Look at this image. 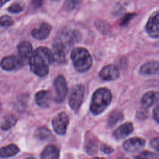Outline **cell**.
Masks as SVG:
<instances>
[{
	"label": "cell",
	"mask_w": 159,
	"mask_h": 159,
	"mask_svg": "<svg viewBox=\"0 0 159 159\" xmlns=\"http://www.w3.org/2000/svg\"><path fill=\"white\" fill-rule=\"evenodd\" d=\"M101 150L105 153H107V154H109L111 153H112L113 152V148L109 146V145H102L101 147Z\"/></svg>",
	"instance_id": "obj_32"
},
{
	"label": "cell",
	"mask_w": 159,
	"mask_h": 159,
	"mask_svg": "<svg viewBox=\"0 0 159 159\" xmlns=\"http://www.w3.org/2000/svg\"><path fill=\"white\" fill-rule=\"evenodd\" d=\"M68 48L60 42L55 40L53 46V55L54 61L58 63H63L66 60V55Z\"/></svg>",
	"instance_id": "obj_10"
},
{
	"label": "cell",
	"mask_w": 159,
	"mask_h": 159,
	"mask_svg": "<svg viewBox=\"0 0 159 159\" xmlns=\"http://www.w3.org/2000/svg\"><path fill=\"white\" fill-rule=\"evenodd\" d=\"M54 86L56 91L55 101L60 103L63 101L68 92L67 83L62 75L57 76L54 81Z\"/></svg>",
	"instance_id": "obj_7"
},
{
	"label": "cell",
	"mask_w": 159,
	"mask_h": 159,
	"mask_svg": "<svg viewBox=\"0 0 159 159\" xmlns=\"http://www.w3.org/2000/svg\"><path fill=\"white\" fill-rule=\"evenodd\" d=\"M81 34L77 30L65 29L60 32L55 40L70 48L74 43L78 42L81 39Z\"/></svg>",
	"instance_id": "obj_5"
},
{
	"label": "cell",
	"mask_w": 159,
	"mask_h": 159,
	"mask_svg": "<svg viewBox=\"0 0 159 159\" xmlns=\"http://www.w3.org/2000/svg\"><path fill=\"white\" fill-rule=\"evenodd\" d=\"M32 46L28 41H22L18 45V53L20 58L25 63L32 53Z\"/></svg>",
	"instance_id": "obj_14"
},
{
	"label": "cell",
	"mask_w": 159,
	"mask_h": 159,
	"mask_svg": "<svg viewBox=\"0 0 159 159\" xmlns=\"http://www.w3.org/2000/svg\"><path fill=\"white\" fill-rule=\"evenodd\" d=\"M51 29L52 27L48 23L43 22L38 28L34 29L31 32V34L35 39L42 40L48 37L51 32Z\"/></svg>",
	"instance_id": "obj_13"
},
{
	"label": "cell",
	"mask_w": 159,
	"mask_h": 159,
	"mask_svg": "<svg viewBox=\"0 0 159 159\" xmlns=\"http://www.w3.org/2000/svg\"><path fill=\"white\" fill-rule=\"evenodd\" d=\"M153 116L154 119L159 123V103L157 104L153 111Z\"/></svg>",
	"instance_id": "obj_31"
},
{
	"label": "cell",
	"mask_w": 159,
	"mask_h": 159,
	"mask_svg": "<svg viewBox=\"0 0 159 159\" xmlns=\"http://www.w3.org/2000/svg\"><path fill=\"white\" fill-rule=\"evenodd\" d=\"M133 124L131 122H126L117 127L114 130L113 135L115 139L120 140L130 135L133 132Z\"/></svg>",
	"instance_id": "obj_15"
},
{
	"label": "cell",
	"mask_w": 159,
	"mask_h": 159,
	"mask_svg": "<svg viewBox=\"0 0 159 159\" xmlns=\"http://www.w3.org/2000/svg\"><path fill=\"white\" fill-rule=\"evenodd\" d=\"M35 137L40 140H45L52 136V133L49 129L46 127H40L35 131Z\"/></svg>",
	"instance_id": "obj_24"
},
{
	"label": "cell",
	"mask_w": 159,
	"mask_h": 159,
	"mask_svg": "<svg viewBox=\"0 0 159 159\" xmlns=\"http://www.w3.org/2000/svg\"><path fill=\"white\" fill-rule=\"evenodd\" d=\"M24 9V5L21 3L17 2L15 4H12L9 7V11L11 13H19L21 12Z\"/></svg>",
	"instance_id": "obj_27"
},
{
	"label": "cell",
	"mask_w": 159,
	"mask_h": 159,
	"mask_svg": "<svg viewBox=\"0 0 159 159\" xmlns=\"http://www.w3.org/2000/svg\"><path fill=\"white\" fill-rule=\"evenodd\" d=\"M112 94L106 88H100L93 93L90 104V111L94 115L104 111L112 101Z\"/></svg>",
	"instance_id": "obj_2"
},
{
	"label": "cell",
	"mask_w": 159,
	"mask_h": 159,
	"mask_svg": "<svg viewBox=\"0 0 159 159\" xmlns=\"http://www.w3.org/2000/svg\"><path fill=\"white\" fill-rule=\"evenodd\" d=\"M25 159H35V158L34 157H28V158H27Z\"/></svg>",
	"instance_id": "obj_35"
},
{
	"label": "cell",
	"mask_w": 159,
	"mask_h": 159,
	"mask_svg": "<svg viewBox=\"0 0 159 159\" xmlns=\"http://www.w3.org/2000/svg\"><path fill=\"white\" fill-rule=\"evenodd\" d=\"M8 1H9V0H0V7L2 6L4 3L7 2Z\"/></svg>",
	"instance_id": "obj_34"
},
{
	"label": "cell",
	"mask_w": 159,
	"mask_h": 159,
	"mask_svg": "<svg viewBox=\"0 0 159 159\" xmlns=\"http://www.w3.org/2000/svg\"><path fill=\"white\" fill-rule=\"evenodd\" d=\"M71 58L75 70L79 72H85L92 66V57L84 48L77 47L73 50Z\"/></svg>",
	"instance_id": "obj_3"
},
{
	"label": "cell",
	"mask_w": 159,
	"mask_h": 159,
	"mask_svg": "<svg viewBox=\"0 0 159 159\" xmlns=\"http://www.w3.org/2000/svg\"><path fill=\"white\" fill-rule=\"evenodd\" d=\"M59 150L54 145H49L45 147L40 154V159H58Z\"/></svg>",
	"instance_id": "obj_19"
},
{
	"label": "cell",
	"mask_w": 159,
	"mask_h": 159,
	"mask_svg": "<svg viewBox=\"0 0 159 159\" xmlns=\"http://www.w3.org/2000/svg\"><path fill=\"white\" fill-rule=\"evenodd\" d=\"M24 63L19 57L10 55L3 58L1 61L0 65L4 70L12 71L21 68Z\"/></svg>",
	"instance_id": "obj_9"
},
{
	"label": "cell",
	"mask_w": 159,
	"mask_h": 159,
	"mask_svg": "<svg viewBox=\"0 0 159 159\" xmlns=\"http://www.w3.org/2000/svg\"><path fill=\"white\" fill-rule=\"evenodd\" d=\"M119 76L117 68L112 65H109L101 69L99 72V76L107 81H111L117 79Z\"/></svg>",
	"instance_id": "obj_12"
},
{
	"label": "cell",
	"mask_w": 159,
	"mask_h": 159,
	"mask_svg": "<svg viewBox=\"0 0 159 159\" xmlns=\"http://www.w3.org/2000/svg\"><path fill=\"white\" fill-rule=\"evenodd\" d=\"M53 1H59V0H53Z\"/></svg>",
	"instance_id": "obj_36"
},
{
	"label": "cell",
	"mask_w": 159,
	"mask_h": 159,
	"mask_svg": "<svg viewBox=\"0 0 159 159\" xmlns=\"http://www.w3.org/2000/svg\"><path fill=\"white\" fill-rule=\"evenodd\" d=\"M69 122L68 115L65 112H60L55 116L52 121V127L55 132L58 135H64L66 133Z\"/></svg>",
	"instance_id": "obj_6"
},
{
	"label": "cell",
	"mask_w": 159,
	"mask_h": 159,
	"mask_svg": "<svg viewBox=\"0 0 159 159\" xmlns=\"http://www.w3.org/2000/svg\"><path fill=\"white\" fill-rule=\"evenodd\" d=\"M29 61L31 71L36 75L43 77L48 74L49 65L54 61V58L48 48L40 47L32 52Z\"/></svg>",
	"instance_id": "obj_1"
},
{
	"label": "cell",
	"mask_w": 159,
	"mask_h": 159,
	"mask_svg": "<svg viewBox=\"0 0 159 159\" xmlns=\"http://www.w3.org/2000/svg\"><path fill=\"white\" fill-rule=\"evenodd\" d=\"M81 4V0H65L63 9L66 11H72L77 9Z\"/></svg>",
	"instance_id": "obj_25"
},
{
	"label": "cell",
	"mask_w": 159,
	"mask_h": 159,
	"mask_svg": "<svg viewBox=\"0 0 159 159\" xmlns=\"http://www.w3.org/2000/svg\"><path fill=\"white\" fill-rule=\"evenodd\" d=\"M135 16V14H134V13L127 14L122 19L121 22H120V25H127L130 21V20H132Z\"/></svg>",
	"instance_id": "obj_29"
},
{
	"label": "cell",
	"mask_w": 159,
	"mask_h": 159,
	"mask_svg": "<svg viewBox=\"0 0 159 159\" xmlns=\"http://www.w3.org/2000/svg\"><path fill=\"white\" fill-rule=\"evenodd\" d=\"M140 72L145 75L159 74V61H150L143 63L140 68Z\"/></svg>",
	"instance_id": "obj_18"
},
{
	"label": "cell",
	"mask_w": 159,
	"mask_h": 159,
	"mask_svg": "<svg viewBox=\"0 0 159 159\" xmlns=\"http://www.w3.org/2000/svg\"><path fill=\"white\" fill-rule=\"evenodd\" d=\"M19 147L15 144H9L0 148V158H7L17 155L19 152Z\"/></svg>",
	"instance_id": "obj_20"
},
{
	"label": "cell",
	"mask_w": 159,
	"mask_h": 159,
	"mask_svg": "<svg viewBox=\"0 0 159 159\" xmlns=\"http://www.w3.org/2000/svg\"><path fill=\"white\" fill-rule=\"evenodd\" d=\"M98 143L94 137H86L84 143V149L89 155H94L96 153Z\"/></svg>",
	"instance_id": "obj_22"
},
{
	"label": "cell",
	"mask_w": 159,
	"mask_h": 159,
	"mask_svg": "<svg viewBox=\"0 0 159 159\" xmlns=\"http://www.w3.org/2000/svg\"><path fill=\"white\" fill-rule=\"evenodd\" d=\"M146 31L152 38L159 37V11L152 14L146 24Z\"/></svg>",
	"instance_id": "obj_8"
},
{
	"label": "cell",
	"mask_w": 159,
	"mask_h": 159,
	"mask_svg": "<svg viewBox=\"0 0 159 159\" xmlns=\"http://www.w3.org/2000/svg\"><path fill=\"white\" fill-rule=\"evenodd\" d=\"M13 24L12 19L7 15L2 16L0 17V25L3 27H9Z\"/></svg>",
	"instance_id": "obj_26"
},
{
	"label": "cell",
	"mask_w": 159,
	"mask_h": 159,
	"mask_svg": "<svg viewBox=\"0 0 159 159\" xmlns=\"http://www.w3.org/2000/svg\"><path fill=\"white\" fill-rule=\"evenodd\" d=\"M145 141L140 137H132L126 140L123 143V148L128 152H134L139 150L145 145Z\"/></svg>",
	"instance_id": "obj_11"
},
{
	"label": "cell",
	"mask_w": 159,
	"mask_h": 159,
	"mask_svg": "<svg viewBox=\"0 0 159 159\" xmlns=\"http://www.w3.org/2000/svg\"><path fill=\"white\" fill-rule=\"evenodd\" d=\"M150 145L155 150L159 151V137H155L150 140Z\"/></svg>",
	"instance_id": "obj_30"
},
{
	"label": "cell",
	"mask_w": 159,
	"mask_h": 159,
	"mask_svg": "<svg viewBox=\"0 0 159 159\" xmlns=\"http://www.w3.org/2000/svg\"><path fill=\"white\" fill-rule=\"evenodd\" d=\"M43 0H32V4L35 8L40 7L42 4Z\"/></svg>",
	"instance_id": "obj_33"
},
{
	"label": "cell",
	"mask_w": 159,
	"mask_h": 159,
	"mask_svg": "<svg viewBox=\"0 0 159 159\" xmlns=\"http://www.w3.org/2000/svg\"><path fill=\"white\" fill-rule=\"evenodd\" d=\"M84 94V87L82 84L75 85L71 89L68 96V104L71 109L78 111L82 103Z\"/></svg>",
	"instance_id": "obj_4"
},
{
	"label": "cell",
	"mask_w": 159,
	"mask_h": 159,
	"mask_svg": "<svg viewBox=\"0 0 159 159\" xmlns=\"http://www.w3.org/2000/svg\"><path fill=\"white\" fill-rule=\"evenodd\" d=\"M159 99V92L150 91L145 93L141 99V105L144 108H148Z\"/></svg>",
	"instance_id": "obj_17"
},
{
	"label": "cell",
	"mask_w": 159,
	"mask_h": 159,
	"mask_svg": "<svg viewBox=\"0 0 159 159\" xmlns=\"http://www.w3.org/2000/svg\"><path fill=\"white\" fill-rule=\"evenodd\" d=\"M50 93L46 90H41L38 91L35 96L36 104L42 108L48 107L50 103Z\"/></svg>",
	"instance_id": "obj_16"
},
{
	"label": "cell",
	"mask_w": 159,
	"mask_h": 159,
	"mask_svg": "<svg viewBox=\"0 0 159 159\" xmlns=\"http://www.w3.org/2000/svg\"><path fill=\"white\" fill-rule=\"evenodd\" d=\"M17 119L14 114H7L0 121V128L3 130H7L12 128L16 123Z\"/></svg>",
	"instance_id": "obj_21"
},
{
	"label": "cell",
	"mask_w": 159,
	"mask_h": 159,
	"mask_svg": "<svg viewBox=\"0 0 159 159\" xmlns=\"http://www.w3.org/2000/svg\"><path fill=\"white\" fill-rule=\"evenodd\" d=\"M155 155L148 151H144L143 152L140 153L135 159H155Z\"/></svg>",
	"instance_id": "obj_28"
},
{
	"label": "cell",
	"mask_w": 159,
	"mask_h": 159,
	"mask_svg": "<svg viewBox=\"0 0 159 159\" xmlns=\"http://www.w3.org/2000/svg\"><path fill=\"white\" fill-rule=\"evenodd\" d=\"M122 119H123V115L122 112L118 110H115L112 111L109 116V119H108L109 125L110 127H113L119 121L122 120Z\"/></svg>",
	"instance_id": "obj_23"
}]
</instances>
